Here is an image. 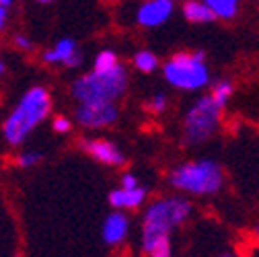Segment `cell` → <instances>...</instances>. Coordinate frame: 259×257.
Listing matches in <instances>:
<instances>
[{"instance_id":"11","label":"cell","mask_w":259,"mask_h":257,"mask_svg":"<svg viewBox=\"0 0 259 257\" xmlns=\"http://www.w3.org/2000/svg\"><path fill=\"white\" fill-rule=\"evenodd\" d=\"M127 231H130V220H127V216L121 210H113L111 214L105 216L101 235H103V241L107 245L121 243L127 237Z\"/></svg>"},{"instance_id":"4","label":"cell","mask_w":259,"mask_h":257,"mask_svg":"<svg viewBox=\"0 0 259 257\" xmlns=\"http://www.w3.org/2000/svg\"><path fill=\"white\" fill-rule=\"evenodd\" d=\"M169 183L175 189L185 191V194L212 196L222 189L224 173L216 160H187V163H181L171 171Z\"/></svg>"},{"instance_id":"23","label":"cell","mask_w":259,"mask_h":257,"mask_svg":"<svg viewBox=\"0 0 259 257\" xmlns=\"http://www.w3.org/2000/svg\"><path fill=\"white\" fill-rule=\"evenodd\" d=\"M15 46L19 50H23V52H31V50H33V44H31L29 37H25V35H17L15 37Z\"/></svg>"},{"instance_id":"2","label":"cell","mask_w":259,"mask_h":257,"mask_svg":"<svg viewBox=\"0 0 259 257\" xmlns=\"http://www.w3.org/2000/svg\"><path fill=\"white\" fill-rule=\"evenodd\" d=\"M191 214V204L183 198H163L152 202L144 212L142 249L148 253L158 241L169 239L171 231L183 224Z\"/></svg>"},{"instance_id":"26","label":"cell","mask_w":259,"mask_h":257,"mask_svg":"<svg viewBox=\"0 0 259 257\" xmlns=\"http://www.w3.org/2000/svg\"><path fill=\"white\" fill-rule=\"evenodd\" d=\"M37 3H41V5H48V3H54V0H37Z\"/></svg>"},{"instance_id":"15","label":"cell","mask_w":259,"mask_h":257,"mask_svg":"<svg viewBox=\"0 0 259 257\" xmlns=\"http://www.w3.org/2000/svg\"><path fill=\"white\" fill-rule=\"evenodd\" d=\"M117 66H119L117 54L111 52V50L99 52V56H97L95 62H93V70H97V72H109V70H113V68H117Z\"/></svg>"},{"instance_id":"6","label":"cell","mask_w":259,"mask_h":257,"mask_svg":"<svg viewBox=\"0 0 259 257\" xmlns=\"http://www.w3.org/2000/svg\"><path fill=\"white\" fill-rule=\"evenodd\" d=\"M222 107L216 105L212 95H204L189 107L183 119V138L187 144H200L206 142L220 123Z\"/></svg>"},{"instance_id":"22","label":"cell","mask_w":259,"mask_h":257,"mask_svg":"<svg viewBox=\"0 0 259 257\" xmlns=\"http://www.w3.org/2000/svg\"><path fill=\"white\" fill-rule=\"evenodd\" d=\"M121 187H125V189H134V187H140V183H138V177H136L134 173H123V175H121Z\"/></svg>"},{"instance_id":"9","label":"cell","mask_w":259,"mask_h":257,"mask_svg":"<svg viewBox=\"0 0 259 257\" xmlns=\"http://www.w3.org/2000/svg\"><path fill=\"white\" fill-rule=\"evenodd\" d=\"M82 150L95 158L99 160L103 165H111V167H121L125 163V156L123 152L109 140H99V138H91V140H82Z\"/></svg>"},{"instance_id":"5","label":"cell","mask_w":259,"mask_h":257,"mask_svg":"<svg viewBox=\"0 0 259 257\" xmlns=\"http://www.w3.org/2000/svg\"><path fill=\"white\" fill-rule=\"evenodd\" d=\"M165 80L181 91H200L210 82V68L204 52H179L171 56L163 66Z\"/></svg>"},{"instance_id":"24","label":"cell","mask_w":259,"mask_h":257,"mask_svg":"<svg viewBox=\"0 0 259 257\" xmlns=\"http://www.w3.org/2000/svg\"><path fill=\"white\" fill-rule=\"evenodd\" d=\"M7 19H9V9H5V7H0V27H7Z\"/></svg>"},{"instance_id":"29","label":"cell","mask_w":259,"mask_h":257,"mask_svg":"<svg viewBox=\"0 0 259 257\" xmlns=\"http://www.w3.org/2000/svg\"><path fill=\"white\" fill-rule=\"evenodd\" d=\"M15 257H19V255H15Z\"/></svg>"},{"instance_id":"12","label":"cell","mask_w":259,"mask_h":257,"mask_svg":"<svg viewBox=\"0 0 259 257\" xmlns=\"http://www.w3.org/2000/svg\"><path fill=\"white\" fill-rule=\"evenodd\" d=\"M146 200V189L144 187H134V189H113L109 194V204L115 210H125V208H138Z\"/></svg>"},{"instance_id":"16","label":"cell","mask_w":259,"mask_h":257,"mask_svg":"<svg viewBox=\"0 0 259 257\" xmlns=\"http://www.w3.org/2000/svg\"><path fill=\"white\" fill-rule=\"evenodd\" d=\"M134 66L140 72H154L158 68V58L150 50H140L134 54Z\"/></svg>"},{"instance_id":"10","label":"cell","mask_w":259,"mask_h":257,"mask_svg":"<svg viewBox=\"0 0 259 257\" xmlns=\"http://www.w3.org/2000/svg\"><path fill=\"white\" fill-rule=\"evenodd\" d=\"M41 58H44L46 64H64L66 68H76L78 64L82 62V56L76 50L74 39H70V37L58 39L56 46L50 48V50H46Z\"/></svg>"},{"instance_id":"25","label":"cell","mask_w":259,"mask_h":257,"mask_svg":"<svg viewBox=\"0 0 259 257\" xmlns=\"http://www.w3.org/2000/svg\"><path fill=\"white\" fill-rule=\"evenodd\" d=\"M11 3H13V0H0V7H5V9H9V7H11Z\"/></svg>"},{"instance_id":"14","label":"cell","mask_w":259,"mask_h":257,"mask_svg":"<svg viewBox=\"0 0 259 257\" xmlns=\"http://www.w3.org/2000/svg\"><path fill=\"white\" fill-rule=\"evenodd\" d=\"M204 3L216 13L218 19L222 21H231L237 17L239 7H241V0H204Z\"/></svg>"},{"instance_id":"3","label":"cell","mask_w":259,"mask_h":257,"mask_svg":"<svg viewBox=\"0 0 259 257\" xmlns=\"http://www.w3.org/2000/svg\"><path fill=\"white\" fill-rule=\"evenodd\" d=\"M127 89L123 64L109 72L91 70L72 82V97L78 103H117Z\"/></svg>"},{"instance_id":"7","label":"cell","mask_w":259,"mask_h":257,"mask_svg":"<svg viewBox=\"0 0 259 257\" xmlns=\"http://www.w3.org/2000/svg\"><path fill=\"white\" fill-rule=\"evenodd\" d=\"M74 117L84 127H107L117 121L119 109L115 103H80L74 111Z\"/></svg>"},{"instance_id":"8","label":"cell","mask_w":259,"mask_h":257,"mask_svg":"<svg viewBox=\"0 0 259 257\" xmlns=\"http://www.w3.org/2000/svg\"><path fill=\"white\" fill-rule=\"evenodd\" d=\"M175 9V0H144L136 11V23L140 27L165 25Z\"/></svg>"},{"instance_id":"1","label":"cell","mask_w":259,"mask_h":257,"mask_svg":"<svg viewBox=\"0 0 259 257\" xmlns=\"http://www.w3.org/2000/svg\"><path fill=\"white\" fill-rule=\"evenodd\" d=\"M50 109H52V97L48 89L44 87L29 89L3 123V136L7 144L11 146L23 144L25 138L50 115Z\"/></svg>"},{"instance_id":"18","label":"cell","mask_w":259,"mask_h":257,"mask_svg":"<svg viewBox=\"0 0 259 257\" xmlns=\"http://www.w3.org/2000/svg\"><path fill=\"white\" fill-rule=\"evenodd\" d=\"M41 160V154L37 152V150H27V152H21L19 156H17V167H21V169H29V167H35L37 163Z\"/></svg>"},{"instance_id":"27","label":"cell","mask_w":259,"mask_h":257,"mask_svg":"<svg viewBox=\"0 0 259 257\" xmlns=\"http://www.w3.org/2000/svg\"><path fill=\"white\" fill-rule=\"evenodd\" d=\"M255 237H257V241H259V224H257V229H255Z\"/></svg>"},{"instance_id":"21","label":"cell","mask_w":259,"mask_h":257,"mask_svg":"<svg viewBox=\"0 0 259 257\" xmlns=\"http://www.w3.org/2000/svg\"><path fill=\"white\" fill-rule=\"evenodd\" d=\"M148 107L152 109V111H156V113H160L165 107H167V95L165 93H156L154 97L148 101Z\"/></svg>"},{"instance_id":"19","label":"cell","mask_w":259,"mask_h":257,"mask_svg":"<svg viewBox=\"0 0 259 257\" xmlns=\"http://www.w3.org/2000/svg\"><path fill=\"white\" fill-rule=\"evenodd\" d=\"M150 257H173L171 255V241L169 239H163V241H158L150 251H148Z\"/></svg>"},{"instance_id":"13","label":"cell","mask_w":259,"mask_h":257,"mask_svg":"<svg viewBox=\"0 0 259 257\" xmlns=\"http://www.w3.org/2000/svg\"><path fill=\"white\" fill-rule=\"evenodd\" d=\"M181 11H183V17L189 23H200L202 25V23H212V21L218 19L216 13L204 3V0H185Z\"/></svg>"},{"instance_id":"20","label":"cell","mask_w":259,"mask_h":257,"mask_svg":"<svg viewBox=\"0 0 259 257\" xmlns=\"http://www.w3.org/2000/svg\"><path fill=\"white\" fill-rule=\"evenodd\" d=\"M52 127H54V132H58V134H66V132H70L72 121L68 117H64V115H58V117H54Z\"/></svg>"},{"instance_id":"28","label":"cell","mask_w":259,"mask_h":257,"mask_svg":"<svg viewBox=\"0 0 259 257\" xmlns=\"http://www.w3.org/2000/svg\"><path fill=\"white\" fill-rule=\"evenodd\" d=\"M222 257H235V255H222Z\"/></svg>"},{"instance_id":"17","label":"cell","mask_w":259,"mask_h":257,"mask_svg":"<svg viewBox=\"0 0 259 257\" xmlns=\"http://www.w3.org/2000/svg\"><path fill=\"white\" fill-rule=\"evenodd\" d=\"M212 99L216 101V105L218 107H226V103L231 101V97H233V84L229 82V80H220V82H216L214 84V89H212Z\"/></svg>"}]
</instances>
